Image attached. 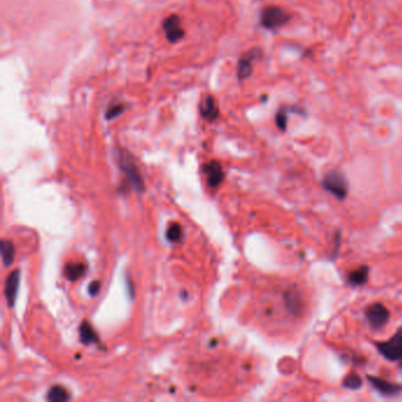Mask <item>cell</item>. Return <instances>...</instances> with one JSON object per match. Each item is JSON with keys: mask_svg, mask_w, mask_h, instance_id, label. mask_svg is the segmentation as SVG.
<instances>
[{"mask_svg": "<svg viewBox=\"0 0 402 402\" xmlns=\"http://www.w3.org/2000/svg\"><path fill=\"white\" fill-rule=\"evenodd\" d=\"M322 186L329 194H332L340 201H343L347 197L348 188H349L346 176L335 170L326 173L323 177Z\"/></svg>", "mask_w": 402, "mask_h": 402, "instance_id": "obj_1", "label": "cell"}, {"mask_svg": "<svg viewBox=\"0 0 402 402\" xmlns=\"http://www.w3.org/2000/svg\"><path fill=\"white\" fill-rule=\"evenodd\" d=\"M290 16L279 6L264 7L261 12V25L266 30H277L289 23Z\"/></svg>", "mask_w": 402, "mask_h": 402, "instance_id": "obj_2", "label": "cell"}, {"mask_svg": "<svg viewBox=\"0 0 402 402\" xmlns=\"http://www.w3.org/2000/svg\"><path fill=\"white\" fill-rule=\"evenodd\" d=\"M376 349L389 361H400L402 359V327L388 341L376 342Z\"/></svg>", "mask_w": 402, "mask_h": 402, "instance_id": "obj_3", "label": "cell"}, {"mask_svg": "<svg viewBox=\"0 0 402 402\" xmlns=\"http://www.w3.org/2000/svg\"><path fill=\"white\" fill-rule=\"evenodd\" d=\"M118 163H119L120 169L123 170L124 173H125L127 180L130 181L135 189H136L137 191L143 190V188H144L143 178H142L140 170H138L137 165L135 164L133 159L131 158V156L127 155L126 152L122 151L118 156Z\"/></svg>", "mask_w": 402, "mask_h": 402, "instance_id": "obj_4", "label": "cell"}, {"mask_svg": "<svg viewBox=\"0 0 402 402\" xmlns=\"http://www.w3.org/2000/svg\"><path fill=\"white\" fill-rule=\"evenodd\" d=\"M365 314L369 326L375 330L383 328V327L388 323L390 318V312L388 309L386 308V305L379 303V302L369 305V307L366 309Z\"/></svg>", "mask_w": 402, "mask_h": 402, "instance_id": "obj_5", "label": "cell"}, {"mask_svg": "<svg viewBox=\"0 0 402 402\" xmlns=\"http://www.w3.org/2000/svg\"><path fill=\"white\" fill-rule=\"evenodd\" d=\"M263 52L261 49L254 48L251 50H249L244 53L243 56L241 57L240 60H238V66H237V78L238 80H244L248 79L249 77L252 74V64H254L255 60H257L259 58H262Z\"/></svg>", "mask_w": 402, "mask_h": 402, "instance_id": "obj_6", "label": "cell"}, {"mask_svg": "<svg viewBox=\"0 0 402 402\" xmlns=\"http://www.w3.org/2000/svg\"><path fill=\"white\" fill-rule=\"evenodd\" d=\"M163 30L165 32V37L170 42H177L184 37L186 32L182 27V21L177 14H170L163 21Z\"/></svg>", "mask_w": 402, "mask_h": 402, "instance_id": "obj_7", "label": "cell"}, {"mask_svg": "<svg viewBox=\"0 0 402 402\" xmlns=\"http://www.w3.org/2000/svg\"><path fill=\"white\" fill-rule=\"evenodd\" d=\"M284 304L287 310L293 316H300L304 309V301L300 291L297 289H288L283 296Z\"/></svg>", "mask_w": 402, "mask_h": 402, "instance_id": "obj_8", "label": "cell"}, {"mask_svg": "<svg viewBox=\"0 0 402 402\" xmlns=\"http://www.w3.org/2000/svg\"><path fill=\"white\" fill-rule=\"evenodd\" d=\"M367 380L380 394H382L385 396H396L402 392V386L387 381L385 379L368 375Z\"/></svg>", "mask_w": 402, "mask_h": 402, "instance_id": "obj_9", "label": "cell"}, {"mask_svg": "<svg viewBox=\"0 0 402 402\" xmlns=\"http://www.w3.org/2000/svg\"><path fill=\"white\" fill-rule=\"evenodd\" d=\"M19 280H20V272L18 269L13 270L12 273H10V275L7 276L6 279L5 297L9 307H13L14 303H16L18 287H19Z\"/></svg>", "mask_w": 402, "mask_h": 402, "instance_id": "obj_10", "label": "cell"}, {"mask_svg": "<svg viewBox=\"0 0 402 402\" xmlns=\"http://www.w3.org/2000/svg\"><path fill=\"white\" fill-rule=\"evenodd\" d=\"M204 171L206 173V181H208V184L211 188L218 187L224 178V172L222 170V166H220L219 163L216 161L208 163V164L204 166Z\"/></svg>", "mask_w": 402, "mask_h": 402, "instance_id": "obj_11", "label": "cell"}, {"mask_svg": "<svg viewBox=\"0 0 402 402\" xmlns=\"http://www.w3.org/2000/svg\"><path fill=\"white\" fill-rule=\"evenodd\" d=\"M201 113H202L203 118L209 120V122H213V120H216L217 118H218L219 110H218V106H217V104H216L215 98H213L212 96L208 95L204 98V101H203L202 105H201Z\"/></svg>", "mask_w": 402, "mask_h": 402, "instance_id": "obj_12", "label": "cell"}, {"mask_svg": "<svg viewBox=\"0 0 402 402\" xmlns=\"http://www.w3.org/2000/svg\"><path fill=\"white\" fill-rule=\"evenodd\" d=\"M369 275V268L367 265H361L360 268L353 270L348 274L347 281L351 287H361L367 283Z\"/></svg>", "mask_w": 402, "mask_h": 402, "instance_id": "obj_13", "label": "cell"}, {"mask_svg": "<svg viewBox=\"0 0 402 402\" xmlns=\"http://www.w3.org/2000/svg\"><path fill=\"white\" fill-rule=\"evenodd\" d=\"M79 335H80V340L81 342L85 343V344H91V343H95L98 341V337H97V334L92 328L91 325L86 321H84L83 323L80 325V328H79Z\"/></svg>", "mask_w": 402, "mask_h": 402, "instance_id": "obj_14", "label": "cell"}, {"mask_svg": "<svg viewBox=\"0 0 402 402\" xmlns=\"http://www.w3.org/2000/svg\"><path fill=\"white\" fill-rule=\"evenodd\" d=\"M85 273V265L83 263H69L65 268V274L70 281L79 280Z\"/></svg>", "mask_w": 402, "mask_h": 402, "instance_id": "obj_15", "label": "cell"}, {"mask_svg": "<svg viewBox=\"0 0 402 402\" xmlns=\"http://www.w3.org/2000/svg\"><path fill=\"white\" fill-rule=\"evenodd\" d=\"M14 254H16V250H14V245L12 242L3 240L2 241V257H3V263L4 265H10L12 264Z\"/></svg>", "mask_w": 402, "mask_h": 402, "instance_id": "obj_16", "label": "cell"}, {"mask_svg": "<svg viewBox=\"0 0 402 402\" xmlns=\"http://www.w3.org/2000/svg\"><path fill=\"white\" fill-rule=\"evenodd\" d=\"M69 393L65 388H63L62 386H55L49 390L48 393V400L51 402H62L69 400Z\"/></svg>", "mask_w": 402, "mask_h": 402, "instance_id": "obj_17", "label": "cell"}, {"mask_svg": "<svg viewBox=\"0 0 402 402\" xmlns=\"http://www.w3.org/2000/svg\"><path fill=\"white\" fill-rule=\"evenodd\" d=\"M343 387L349 390H358L362 387V379L356 373H350L343 380Z\"/></svg>", "mask_w": 402, "mask_h": 402, "instance_id": "obj_18", "label": "cell"}, {"mask_svg": "<svg viewBox=\"0 0 402 402\" xmlns=\"http://www.w3.org/2000/svg\"><path fill=\"white\" fill-rule=\"evenodd\" d=\"M183 236L182 227L177 223H172L166 230V237L170 242H178Z\"/></svg>", "mask_w": 402, "mask_h": 402, "instance_id": "obj_19", "label": "cell"}, {"mask_svg": "<svg viewBox=\"0 0 402 402\" xmlns=\"http://www.w3.org/2000/svg\"><path fill=\"white\" fill-rule=\"evenodd\" d=\"M124 111H125V104H123V103H116V104L109 106V109L106 110L105 117L108 120L115 119L118 116L122 115Z\"/></svg>", "mask_w": 402, "mask_h": 402, "instance_id": "obj_20", "label": "cell"}, {"mask_svg": "<svg viewBox=\"0 0 402 402\" xmlns=\"http://www.w3.org/2000/svg\"><path fill=\"white\" fill-rule=\"evenodd\" d=\"M275 122H276L277 127H279L281 131H286L287 130L288 110L286 108L279 109V111L276 112V116H275Z\"/></svg>", "mask_w": 402, "mask_h": 402, "instance_id": "obj_21", "label": "cell"}, {"mask_svg": "<svg viewBox=\"0 0 402 402\" xmlns=\"http://www.w3.org/2000/svg\"><path fill=\"white\" fill-rule=\"evenodd\" d=\"M99 288H101V282L99 281H95V282H92L90 284V287H88V293L90 295H97V293L99 291Z\"/></svg>", "mask_w": 402, "mask_h": 402, "instance_id": "obj_22", "label": "cell"}, {"mask_svg": "<svg viewBox=\"0 0 402 402\" xmlns=\"http://www.w3.org/2000/svg\"><path fill=\"white\" fill-rule=\"evenodd\" d=\"M400 368L402 369V359H401V360H400Z\"/></svg>", "mask_w": 402, "mask_h": 402, "instance_id": "obj_23", "label": "cell"}]
</instances>
